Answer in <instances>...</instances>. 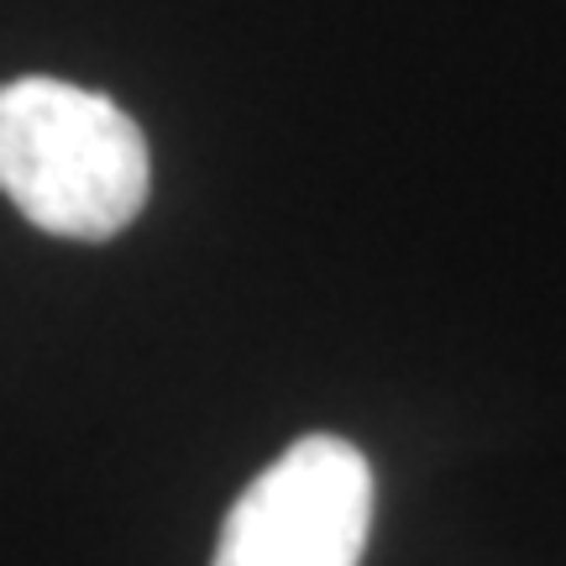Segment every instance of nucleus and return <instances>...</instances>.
I'll list each match as a JSON object with an SVG mask.
<instances>
[{
  "label": "nucleus",
  "instance_id": "nucleus-1",
  "mask_svg": "<svg viewBox=\"0 0 566 566\" xmlns=\"http://www.w3.org/2000/svg\"><path fill=\"white\" fill-rule=\"evenodd\" d=\"M153 158L116 101L53 74L0 84V195L63 242H111L142 216Z\"/></svg>",
  "mask_w": 566,
  "mask_h": 566
},
{
  "label": "nucleus",
  "instance_id": "nucleus-2",
  "mask_svg": "<svg viewBox=\"0 0 566 566\" xmlns=\"http://www.w3.org/2000/svg\"><path fill=\"white\" fill-rule=\"evenodd\" d=\"M373 467L342 436H304L231 504L210 566H363Z\"/></svg>",
  "mask_w": 566,
  "mask_h": 566
}]
</instances>
